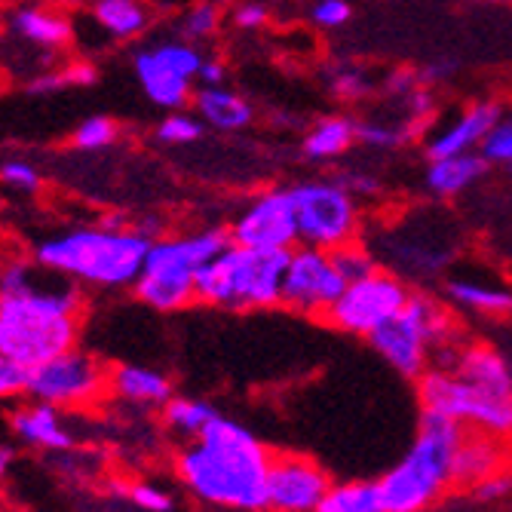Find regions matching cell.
I'll return each instance as SVG.
<instances>
[{"instance_id":"obj_1","label":"cell","mask_w":512,"mask_h":512,"mask_svg":"<svg viewBox=\"0 0 512 512\" xmlns=\"http://www.w3.org/2000/svg\"><path fill=\"white\" fill-rule=\"evenodd\" d=\"M270 463L273 454L249 427L218 414L200 439L178 451L175 473L184 488L209 506L261 512L267 509Z\"/></svg>"},{"instance_id":"obj_2","label":"cell","mask_w":512,"mask_h":512,"mask_svg":"<svg viewBox=\"0 0 512 512\" xmlns=\"http://www.w3.org/2000/svg\"><path fill=\"white\" fill-rule=\"evenodd\" d=\"M83 286L50 270H37L19 289L0 292V353L34 368L80 344Z\"/></svg>"},{"instance_id":"obj_3","label":"cell","mask_w":512,"mask_h":512,"mask_svg":"<svg viewBox=\"0 0 512 512\" xmlns=\"http://www.w3.org/2000/svg\"><path fill=\"white\" fill-rule=\"evenodd\" d=\"M154 240L138 227H71L46 237L34 249V261L83 289H132Z\"/></svg>"},{"instance_id":"obj_4","label":"cell","mask_w":512,"mask_h":512,"mask_svg":"<svg viewBox=\"0 0 512 512\" xmlns=\"http://www.w3.org/2000/svg\"><path fill=\"white\" fill-rule=\"evenodd\" d=\"M463 430L445 414L421 411L411 448L378 479L387 512H427L454 485L451 463Z\"/></svg>"},{"instance_id":"obj_5","label":"cell","mask_w":512,"mask_h":512,"mask_svg":"<svg viewBox=\"0 0 512 512\" xmlns=\"http://www.w3.org/2000/svg\"><path fill=\"white\" fill-rule=\"evenodd\" d=\"M292 249H252L230 243L197 273V301L227 310H267L283 304Z\"/></svg>"},{"instance_id":"obj_6","label":"cell","mask_w":512,"mask_h":512,"mask_svg":"<svg viewBox=\"0 0 512 512\" xmlns=\"http://www.w3.org/2000/svg\"><path fill=\"white\" fill-rule=\"evenodd\" d=\"M230 246L227 227H206L197 234L154 240L148 261L135 279V298L151 310L175 313L197 301V273Z\"/></svg>"},{"instance_id":"obj_7","label":"cell","mask_w":512,"mask_h":512,"mask_svg":"<svg viewBox=\"0 0 512 512\" xmlns=\"http://www.w3.org/2000/svg\"><path fill=\"white\" fill-rule=\"evenodd\" d=\"M454 335L448 310L424 292H411L408 304L375 335H368V344L396 375L417 381L433 362V347L454 344Z\"/></svg>"},{"instance_id":"obj_8","label":"cell","mask_w":512,"mask_h":512,"mask_svg":"<svg viewBox=\"0 0 512 512\" xmlns=\"http://www.w3.org/2000/svg\"><path fill=\"white\" fill-rule=\"evenodd\" d=\"M417 399L421 411L445 414L467 430L512 442V393L476 387L442 365H430L417 378Z\"/></svg>"},{"instance_id":"obj_9","label":"cell","mask_w":512,"mask_h":512,"mask_svg":"<svg viewBox=\"0 0 512 512\" xmlns=\"http://www.w3.org/2000/svg\"><path fill=\"white\" fill-rule=\"evenodd\" d=\"M298 215L301 246L332 252L359 237V197L338 178H310L289 188Z\"/></svg>"},{"instance_id":"obj_10","label":"cell","mask_w":512,"mask_h":512,"mask_svg":"<svg viewBox=\"0 0 512 512\" xmlns=\"http://www.w3.org/2000/svg\"><path fill=\"white\" fill-rule=\"evenodd\" d=\"M28 396L62 411L96 408L111 396V365L80 344L28 368Z\"/></svg>"},{"instance_id":"obj_11","label":"cell","mask_w":512,"mask_h":512,"mask_svg":"<svg viewBox=\"0 0 512 512\" xmlns=\"http://www.w3.org/2000/svg\"><path fill=\"white\" fill-rule=\"evenodd\" d=\"M200 46L184 37H166L151 46H142L132 59L135 80L154 108L181 111L194 99V83L203 65Z\"/></svg>"},{"instance_id":"obj_12","label":"cell","mask_w":512,"mask_h":512,"mask_svg":"<svg viewBox=\"0 0 512 512\" xmlns=\"http://www.w3.org/2000/svg\"><path fill=\"white\" fill-rule=\"evenodd\" d=\"M411 298L408 283L399 273H390L387 267H378L375 273H368L365 279L347 283L344 295L335 301V307L325 313L335 329L368 338L375 335L384 322H390Z\"/></svg>"},{"instance_id":"obj_13","label":"cell","mask_w":512,"mask_h":512,"mask_svg":"<svg viewBox=\"0 0 512 512\" xmlns=\"http://www.w3.org/2000/svg\"><path fill=\"white\" fill-rule=\"evenodd\" d=\"M344 289L347 279L335 267L332 252L316 246H295L289 252V267L283 279V307L307 316H325L344 295Z\"/></svg>"},{"instance_id":"obj_14","label":"cell","mask_w":512,"mask_h":512,"mask_svg":"<svg viewBox=\"0 0 512 512\" xmlns=\"http://www.w3.org/2000/svg\"><path fill=\"white\" fill-rule=\"evenodd\" d=\"M230 230V243L252 246V249H295L298 237V215L289 188H270L258 194L237 218Z\"/></svg>"},{"instance_id":"obj_15","label":"cell","mask_w":512,"mask_h":512,"mask_svg":"<svg viewBox=\"0 0 512 512\" xmlns=\"http://www.w3.org/2000/svg\"><path fill=\"white\" fill-rule=\"evenodd\" d=\"M332 482L316 460L298 454H273L267 473L270 512H316Z\"/></svg>"},{"instance_id":"obj_16","label":"cell","mask_w":512,"mask_h":512,"mask_svg":"<svg viewBox=\"0 0 512 512\" xmlns=\"http://www.w3.org/2000/svg\"><path fill=\"white\" fill-rule=\"evenodd\" d=\"M500 117H503V105L494 102V99L473 102L470 108L457 111L451 120H445L442 126H436L430 132V138H427V160L482 151V145L488 142V135L500 123Z\"/></svg>"},{"instance_id":"obj_17","label":"cell","mask_w":512,"mask_h":512,"mask_svg":"<svg viewBox=\"0 0 512 512\" xmlns=\"http://www.w3.org/2000/svg\"><path fill=\"white\" fill-rule=\"evenodd\" d=\"M62 414H65L62 408L46 405V402L28 396V402L13 405L7 424H10L13 436L22 445L37 448V451H56V454H62V451H71L77 445V439L68 430Z\"/></svg>"},{"instance_id":"obj_18","label":"cell","mask_w":512,"mask_h":512,"mask_svg":"<svg viewBox=\"0 0 512 512\" xmlns=\"http://www.w3.org/2000/svg\"><path fill=\"white\" fill-rule=\"evenodd\" d=\"M509 445L497 436L479 433V430H463L457 448H454V463H451V482L460 488H476L488 476L506 470L509 463Z\"/></svg>"},{"instance_id":"obj_19","label":"cell","mask_w":512,"mask_h":512,"mask_svg":"<svg viewBox=\"0 0 512 512\" xmlns=\"http://www.w3.org/2000/svg\"><path fill=\"white\" fill-rule=\"evenodd\" d=\"M111 396L132 408H163L175 396V390L163 371L135 362H120L111 365Z\"/></svg>"},{"instance_id":"obj_20","label":"cell","mask_w":512,"mask_h":512,"mask_svg":"<svg viewBox=\"0 0 512 512\" xmlns=\"http://www.w3.org/2000/svg\"><path fill=\"white\" fill-rule=\"evenodd\" d=\"M194 114L218 132H243L255 123V105L243 92L221 86H197L194 92Z\"/></svg>"},{"instance_id":"obj_21","label":"cell","mask_w":512,"mask_h":512,"mask_svg":"<svg viewBox=\"0 0 512 512\" xmlns=\"http://www.w3.org/2000/svg\"><path fill=\"white\" fill-rule=\"evenodd\" d=\"M488 157L482 151H473V154H454V157H439V160H430L427 166V175H424V184L427 191L439 200H451V197H460L467 194L470 188L488 175Z\"/></svg>"},{"instance_id":"obj_22","label":"cell","mask_w":512,"mask_h":512,"mask_svg":"<svg viewBox=\"0 0 512 512\" xmlns=\"http://www.w3.org/2000/svg\"><path fill=\"white\" fill-rule=\"evenodd\" d=\"M359 145V120L350 114L319 117L301 138V154L310 163H335Z\"/></svg>"},{"instance_id":"obj_23","label":"cell","mask_w":512,"mask_h":512,"mask_svg":"<svg viewBox=\"0 0 512 512\" xmlns=\"http://www.w3.org/2000/svg\"><path fill=\"white\" fill-rule=\"evenodd\" d=\"M445 295L451 298V304L470 310L476 316H491V319L512 316V289L485 283V279L451 276L445 283Z\"/></svg>"},{"instance_id":"obj_24","label":"cell","mask_w":512,"mask_h":512,"mask_svg":"<svg viewBox=\"0 0 512 512\" xmlns=\"http://www.w3.org/2000/svg\"><path fill=\"white\" fill-rule=\"evenodd\" d=\"M92 22L111 40H135L151 25V10L145 0H92Z\"/></svg>"},{"instance_id":"obj_25","label":"cell","mask_w":512,"mask_h":512,"mask_svg":"<svg viewBox=\"0 0 512 512\" xmlns=\"http://www.w3.org/2000/svg\"><path fill=\"white\" fill-rule=\"evenodd\" d=\"M13 31L40 46V50H65L74 37L71 22L56 10H40V7H22L13 13Z\"/></svg>"},{"instance_id":"obj_26","label":"cell","mask_w":512,"mask_h":512,"mask_svg":"<svg viewBox=\"0 0 512 512\" xmlns=\"http://www.w3.org/2000/svg\"><path fill=\"white\" fill-rule=\"evenodd\" d=\"M163 424L172 436L194 442L206 433V427L218 417L215 405H209L206 399H194V396H172L163 408Z\"/></svg>"},{"instance_id":"obj_27","label":"cell","mask_w":512,"mask_h":512,"mask_svg":"<svg viewBox=\"0 0 512 512\" xmlns=\"http://www.w3.org/2000/svg\"><path fill=\"white\" fill-rule=\"evenodd\" d=\"M316 512H387L381 482H341L322 497Z\"/></svg>"},{"instance_id":"obj_28","label":"cell","mask_w":512,"mask_h":512,"mask_svg":"<svg viewBox=\"0 0 512 512\" xmlns=\"http://www.w3.org/2000/svg\"><path fill=\"white\" fill-rule=\"evenodd\" d=\"M424 129L402 120V123H390V120H359V145L371 148V151H393L405 142H411L414 135H421Z\"/></svg>"},{"instance_id":"obj_29","label":"cell","mask_w":512,"mask_h":512,"mask_svg":"<svg viewBox=\"0 0 512 512\" xmlns=\"http://www.w3.org/2000/svg\"><path fill=\"white\" fill-rule=\"evenodd\" d=\"M325 89L332 92L338 102H362L371 92V77L365 68L353 62H335L325 68Z\"/></svg>"},{"instance_id":"obj_30","label":"cell","mask_w":512,"mask_h":512,"mask_svg":"<svg viewBox=\"0 0 512 512\" xmlns=\"http://www.w3.org/2000/svg\"><path fill=\"white\" fill-rule=\"evenodd\" d=\"M175 31H178V37L191 40L197 46L209 43L221 31V7L212 4V0H197V4H191L188 10H184Z\"/></svg>"},{"instance_id":"obj_31","label":"cell","mask_w":512,"mask_h":512,"mask_svg":"<svg viewBox=\"0 0 512 512\" xmlns=\"http://www.w3.org/2000/svg\"><path fill=\"white\" fill-rule=\"evenodd\" d=\"M206 123L197 114L188 111H166V117L157 123V142L169 145V148H184V145H194L197 138L203 135Z\"/></svg>"},{"instance_id":"obj_32","label":"cell","mask_w":512,"mask_h":512,"mask_svg":"<svg viewBox=\"0 0 512 512\" xmlns=\"http://www.w3.org/2000/svg\"><path fill=\"white\" fill-rule=\"evenodd\" d=\"M96 77L99 74L89 62H71L62 71H46V74L34 77L28 83V92L43 96V92H59V89H68V86H89V83H96Z\"/></svg>"},{"instance_id":"obj_33","label":"cell","mask_w":512,"mask_h":512,"mask_svg":"<svg viewBox=\"0 0 512 512\" xmlns=\"http://www.w3.org/2000/svg\"><path fill=\"white\" fill-rule=\"evenodd\" d=\"M332 261H335V267L341 270V276L347 279V283L365 279L368 273H375L381 267L375 252H371L365 243H359V237L344 243V246H338V249H332Z\"/></svg>"},{"instance_id":"obj_34","label":"cell","mask_w":512,"mask_h":512,"mask_svg":"<svg viewBox=\"0 0 512 512\" xmlns=\"http://www.w3.org/2000/svg\"><path fill=\"white\" fill-rule=\"evenodd\" d=\"M117 123L105 114H96V117H86L77 129H74V148L80 151H105L117 142Z\"/></svg>"},{"instance_id":"obj_35","label":"cell","mask_w":512,"mask_h":512,"mask_svg":"<svg viewBox=\"0 0 512 512\" xmlns=\"http://www.w3.org/2000/svg\"><path fill=\"white\" fill-rule=\"evenodd\" d=\"M22 396H28V368L0 353V402H16Z\"/></svg>"},{"instance_id":"obj_36","label":"cell","mask_w":512,"mask_h":512,"mask_svg":"<svg viewBox=\"0 0 512 512\" xmlns=\"http://www.w3.org/2000/svg\"><path fill=\"white\" fill-rule=\"evenodd\" d=\"M0 181L19 194H34L43 178H40V169L28 160H4L0 163Z\"/></svg>"},{"instance_id":"obj_37","label":"cell","mask_w":512,"mask_h":512,"mask_svg":"<svg viewBox=\"0 0 512 512\" xmlns=\"http://www.w3.org/2000/svg\"><path fill=\"white\" fill-rule=\"evenodd\" d=\"M310 19L322 31L344 28L353 19V4L350 0H316V4L310 7Z\"/></svg>"},{"instance_id":"obj_38","label":"cell","mask_w":512,"mask_h":512,"mask_svg":"<svg viewBox=\"0 0 512 512\" xmlns=\"http://www.w3.org/2000/svg\"><path fill=\"white\" fill-rule=\"evenodd\" d=\"M482 154L488 157V163H509L512 160V111H503L500 123L494 126V132L488 135V142L482 145Z\"/></svg>"},{"instance_id":"obj_39","label":"cell","mask_w":512,"mask_h":512,"mask_svg":"<svg viewBox=\"0 0 512 512\" xmlns=\"http://www.w3.org/2000/svg\"><path fill=\"white\" fill-rule=\"evenodd\" d=\"M129 500L138 506V509H145V512H169L172 509V497L166 488L154 485V482H135L129 488Z\"/></svg>"},{"instance_id":"obj_40","label":"cell","mask_w":512,"mask_h":512,"mask_svg":"<svg viewBox=\"0 0 512 512\" xmlns=\"http://www.w3.org/2000/svg\"><path fill=\"white\" fill-rule=\"evenodd\" d=\"M270 19V10L264 4H258V0H246V4H240L234 10V25L240 31H261Z\"/></svg>"},{"instance_id":"obj_41","label":"cell","mask_w":512,"mask_h":512,"mask_svg":"<svg viewBox=\"0 0 512 512\" xmlns=\"http://www.w3.org/2000/svg\"><path fill=\"white\" fill-rule=\"evenodd\" d=\"M417 86H421V74L411 71V68H399V71L387 74V80H384V89L390 92L393 99H402V102L411 96Z\"/></svg>"},{"instance_id":"obj_42","label":"cell","mask_w":512,"mask_h":512,"mask_svg":"<svg viewBox=\"0 0 512 512\" xmlns=\"http://www.w3.org/2000/svg\"><path fill=\"white\" fill-rule=\"evenodd\" d=\"M509 491H512V476H509L506 470H500V473L488 476L485 482H479V485L473 488V497H476V500H500V497H506Z\"/></svg>"},{"instance_id":"obj_43","label":"cell","mask_w":512,"mask_h":512,"mask_svg":"<svg viewBox=\"0 0 512 512\" xmlns=\"http://www.w3.org/2000/svg\"><path fill=\"white\" fill-rule=\"evenodd\" d=\"M338 181L341 184H347V188L356 194V197H371V194H378L381 191V181L371 175V172H341L338 175Z\"/></svg>"},{"instance_id":"obj_44","label":"cell","mask_w":512,"mask_h":512,"mask_svg":"<svg viewBox=\"0 0 512 512\" xmlns=\"http://www.w3.org/2000/svg\"><path fill=\"white\" fill-rule=\"evenodd\" d=\"M197 83L200 86H221V83H227V65L221 59H203Z\"/></svg>"},{"instance_id":"obj_45","label":"cell","mask_w":512,"mask_h":512,"mask_svg":"<svg viewBox=\"0 0 512 512\" xmlns=\"http://www.w3.org/2000/svg\"><path fill=\"white\" fill-rule=\"evenodd\" d=\"M457 65L451 59H442V62H430L427 68H421L417 74H421V83L424 86H433V83H445L448 77H454Z\"/></svg>"},{"instance_id":"obj_46","label":"cell","mask_w":512,"mask_h":512,"mask_svg":"<svg viewBox=\"0 0 512 512\" xmlns=\"http://www.w3.org/2000/svg\"><path fill=\"white\" fill-rule=\"evenodd\" d=\"M13 463H16V448H13V445H4V442H0V479L10 476Z\"/></svg>"},{"instance_id":"obj_47","label":"cell","mask_w":512,"mask_h":512,"mask_svg":"<svg viewBox=\"0 0 512 512\" xmlns=\"http://www.w3.org/2000/svg\"><path fill=\"white\" fill-rule=\"evenodd\" d=\"M470 4H512V0H470Z\"/></svg>"},{"instance_id":"obj_48","label":"cell","mask_w":512,"mask_h":512,"mask_svg":"<svg viewBox=\"0 0 512 512\" xmlns=\"http://www.w3.org/2000/svg\"><path fill=\"white\" fill-rule=\"evenodd\" d=\"M0 503H4V488H0Z\"/></svg>"},{"instance_id":"obj_49","label":"cell","mask_w":512,"mask_h":512,"mask_svg":"<svg viewBox=\"0 0 512 512\" xmlns=\"http://www.w3.org/2000/svg\"><path fill=\"white\" fill-rule=\"evenodd\" d=\"M506 169H509V172H512V160H509V163H506Z\"/></svg>"}]
</instances>
